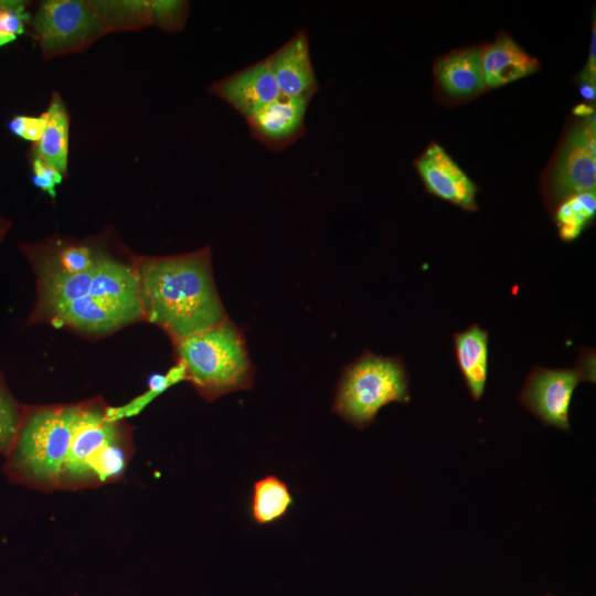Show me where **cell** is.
<instances>
[{
    "mask_svg": "<svg viewBox=\"0 0 596 596\" xmlns=\"http://www.w3.org/2000/svg\"><path fill=\"white\" fill-rule=\"evenodd\" d=\"M480 57L486 88L509 84L540 68L539 61L505 33L482 47Z\"/></svg>",
    "mask_w": 596,
    "mask_h": 596,
    "instance_id": "14",
    "label": "cell"
},
{
    "mask_svg": "<svg viewBox=\"0 0 596 596\" xmlns=\"http://www.w3.org/2000/svg\"><path fill=\"white\" fill-rule=\"evenodd\" d=\"M581 94L582 96L587 100H594L595 99V85L587 84V83H581Z\"/></svg>",
    "mask_w": 596,
    "mask_h": 596,
    "instance_id": "26",
    "label": "cell"
},
{
    "mask_svg": "<svg viewBox=\"0 0 596 596\" xmlns=\"http://www.w3.org/2000/svg\"><path fill=\"white\" fill-rule=\"evenodd\" d=\"M30 162L33 172L32 183L54 199L56 185L62 183L64 175L38 157H30Z\"/></svg>",
    "mask_w": 596,
    "mask_h": 596,
    "instance_id": "24",
    "label": "cell"
},
{
    "mask_svg": "<svg viewBox=\"0 0 596 596\" xmlns=\"http://www.w3.org/2000/svg\"><path fill=\"white\" fill-rule=\"evenodd\" d=\"M22 413L23 405L11 394L0 372V454L4 456L13 444Z\"/></svg>",
    "mask_w": 596,
    "mask_h": 596,
    "instance_id": "21",
    "label": "cell"
},
{
    "mask_svg": "<svg viewBox=\"0 0 596 596\" xmlns=\"http://www.w3.org/2000/svg\"><path fill=\"white\" fill-rule=\"evenodd\" d=\"M47 123L39 141L30 149V157H38L67 174L70 114L58 92H53L45 110Z\"/></svg>",
    "mask_w": 596,
    "mask_h": 596,
    "instance_id": "17",
    "label": "cell"
},
{
    "mask_svg": "<svg viewBox=\"0 0 596 596\" xmlns=\"http://www.w3.org/2000/svg\"><path fill=\"white\" fill-rule=\"evenodd\" d=\"M137 274L142 318L161 328L172 344L228 318L209 246L172 256H138Z\"/></svg>",
    "mask_w": 596,
    "mask_h": 596,
    "instance_id": "1",
    "label": "cell"
},
{
    "mask_svg": "<svg viewBox=\"0 0 596 596\" xmlns=\"http://www.w3.org/2000/svg\"><path fill=\"white\" fill-rule=\"evenodd\" d=\"M415 167L430 194L468 212L478 210L477 185L441 146L432 142L415 161Z\"/></svg>",
    "mask_w": 596,
    "mask_h": 596,
    "instance_id": "12",
    "label": "cell"
},
{
    "mask_svg": "<svg viewBox=\"0 0 596 596\" xmlns=\"http://www.w3.org/2000/svg\"><path fill=\"white\" fill-rule=\"evenodd\" d=\"M75 413L76 404L23 405L22 418L3 466L11 481L45 492L58 489Z\"/></svg>",
    "mask_w": 596,
    "mask_h": 596,
    "instance_id": "3",
    "label": "cell"
},
{
    "mask_svg": "<svg viewBox=\"0 0 596 596\" xmlns=\"http://www.w3.org/2000/svg\"><path fill=\"white\" fill-rule=\"evenodd\" d=\"M132 453L129 426L115 418L102 398L77 403L58 489L93 488L118 480Z\"/></svg>",
    "mask_w": 596,
    "mask_h": 596,
    "instance_id": "2",
    "label": "cell"
},
{
    "mask_svg": "<svg viewBox=\"0 0 596 596\" xmlns=\"http://www.w3.org/2000/svg\"><path fill=\"white\" fill-rule=\"evenodd\" d=\"M209 92L245 120L281 97L266 57L212 83Z\"/></svg>",
    "mask_w": 596,
    "mask_h": 596,
    "instance_id": "11",
    "label": "cell"
},
{
    "mask_svg": "<svg viewBox=\"0 0 596 596\" xmlns=\"http://www.w3.org/2000/svg\"><path fill=\"white\" fill-rule=\"evenodd\" d=\"M10 224H11L10 221H8L7 219L0 216V243L4 238L6 233L10 227Z\"/></svg>",
    "mask_w": 596,
    "mask_h": 596,
    "instance_id": "27",
    "label": "cell"
},
{
    "mask_svg": "<svg viewBox=\"0 0 596 596\" xmlns=\"http://www.w3.org/2000/svg\"><path fill=\"white\" fill-rule=\"evenodd\" d=\"M313 95L280 97L246 119L253 139L268 150L281 151L307 134L306 114Z\"/></svg>",
    "mask_w": 596,
    "mask_h": 596,
    "instance_id": "10",
    "label": "cell"
},
{
    "mask_svg": "<svg viewBox=\"0 0 596 596\" xmlns=\"http://www.w3.org/2000/svg\"><path fill=\"white\" fill-rule=\"evenodd\" d=\"M107 33L138 31L150 23L148 0H91Z\"/></svg>",
    "mask_w": 596,
    "mask_h": 596,
    "instance_id": "19",
    "label": "cell"
},
{
    "mask_svg": "<svg viewBox=\"0 0 596 596\" xmlns=\"http://www.w3.org/2000/svg\"><path fill=\"white\" fill-rule=\"evenodd\" d=\"M151 25H156L164 32L182 31L190 4L182 0H148Z\"/></svg>",
    "mask_w": 596,
    "mask_h": 596,
    "instance_id": "22",
    "label": "cell"
},
{
    "mask_svg": "<svg viewBox=\"0 0 596 596\" xmlns=\"http://www.w3.org/2000/svg\"><path fill=\"white\" fill-rule=\"evenodd\" d=\"M32 15L26 2L21 0H0V46L17 40L30 25Z\"/></svg>",
    "mask_w": 596,
    "mask_h": 596,
    "instance_id": "23",
    "label": "cell"
},
{
    "mask_svg": "<svg viewBox=\"0 0 596 596\" xmlns=\"http://www.w3.org/2000/svg\"><path fill=\"white\" fill-rule=\"evenodd\" d=\"M173 347L183 379L207 402L253 386L254 366L244 336L230 318Z\"/></svg>",
    "mask_w": 596,
    "mask_h": 596,
    "instance_id": "4",
    "label": "cell"
},
{
    "mask_svg": "<svg viewBox=\"0 0 596 596\" xmlns=\"http://www.w3.org/2000/svg\"><path fill=\"white\" fill-rule=\"evenodd\" d=\"M455 354L467 389L475 401L481 398L488 377L489 333L477 323L454 334Z\"/></svg>",
    "mask_w": 596,
    "mask_h": 596,
    "instance_id": "16",
    "label": "cell"
},
{
    "mask_svg": "<svg viewBox=\"0 0 596 596\" xmlns=\"http://www.w3.org/2000/svg\"><path fill=\"white\" fill-rule=\"evenodd\" d=\"M30 25L44 60L84 52L107 34L91 0L42 1Z\"/></svg>",
    "mask_w": 596,
    "mask_h": 596,
    "instance_id": "6",
    "label": "cell"
},
{
    "mask_svg": "<svg viewBox=\"0 0 596 596\" xmlns=\"http://www.w3.org/2000/svg\"><path fill=\"white\" fill-rule=\"evenodd\" d=\"M280 96L290 98L316 95L319 83L310 56L309 36L297 31L285 44L266 57Z\"/></svg>",
    "mask_w": 596,
    "mask_h": 596,
    "instance_id": "13",
    "label": "cell"
},
{
    "mask_svg": "<svg viewBox=\"0 0 596 596\" xmlns=\"http://www.w3.org/2000/svg\"><path fill=\"white\" fill-rule=\"evenodd\" d=\"M294 503L285 481L275 475L265 476L254 482L251 496V514L259 525L283 519Z\"/></svg>",
    "mask_w": 596,
    "mask_h": 596,
    "instance_id": "18",
    "label": "cell"
},
{
    "mask_svg": "<svg viewBox=\"0 0 596 596\" xmlns=\"http://www.w3.org/2000/svg\"><path fill=\"white\" fill-rule=\"evenodd\" d=\"M20 248L31 264L36 278L87 272L111 252L109 245L102 238L87 241L60 236L24 243Z\"/></svg>",
    "mask_w": 596,
    "mask_h": 596,
    "instance_id": "9",
    "label": "cell"
},
{
    "mask_svg": "<svg viewBox=\"0 0 596 596\" xmlns=\"http://www.w3.org/2000/svg\"><path fill=\"white\" fill-rule=\"evenodd\" d=\"M480 56L481 47L471 46L456 50L437 61L435 75L445 94L462 99L486 88Z\"/></svg>",
    "mask_w": 596,
    "mask_h": 596,
    "instance_id": "15",
    "label": "cell"
},
{
    "mask_svg": "<svg viewBox=\"0 0 596 596\" xmlns=\"http://www.w3.org/2000/svg\"><path fill=\"white\" fill-rule=\"evenodd\" d=\"M595 212V191L577 193L561 202L554 215L560 237L566 242L576 240L592 222Z\"/></svg>",
    "mask_w": 596,
    "mask_h": 596,
    "instance_id": "20",
    "label": "cell"
},
{
    "mask_svg": "<svg viewBox=\"0 0 596 596\" xmlns=\"http://www.w3.org/2000/svg\"><path fill=\"white\" fill-rule=\"evenodd\" d=\"M596 129L589 115L567 132L549 177L547 198L558 205L577 193L595 191Z\"/></svg>",
    "mask_w": 596,
    "mask_h": 596,
    "instance_id": "7",
    "label": "cell"
},
{
    "mask_svg": "<svg viewBox=\"0 0 596 596\" xmlns=\"http://www.w3.org/2000/svg\"><path fill=\"white\" fill-rule=\"evenodd\" d=\"M409 379L401 358L372 352L344 366L332 411L358 429L369 426L385 405L409 401Z\"/></svg>",
    "mask_w": 596,
    "mask_h": 596,
    "instance_id": "5",
    "label": "cell"
},
{
    "mask_svg": "<svg viewBox=\"0 0 596 596\" xmlns=\"http://www.w3.org/2000/svg\"><path fill=\"white\" fill-rule=\"evenodd\" d=\"M592 364L571 369L535 366L528 375L519 398L543 424L570 430V405L583 380H592Z\"/></svg>",
    "mask_w": 596,
    "mask_h": 596,
    "instance_id": "8",
    "label": "cell"
},
{
    "mask_svg": "<svg viewBox=\"0 0 596 596\" xmlns=\"http://www.w3.org/2000/svg\"><path fill=\"white\" fill-rule=\"evenodd\" d=\"M46 123L47 117L44 111L40 116H15L9 121L8 127L15 136L34 143L42 137Z\"/></svg>",
    "mask_w": 596,
    "mask_h": 596,
    "instance_id": "25",
    "label": "cell"
}]
</instances>
